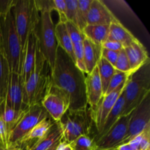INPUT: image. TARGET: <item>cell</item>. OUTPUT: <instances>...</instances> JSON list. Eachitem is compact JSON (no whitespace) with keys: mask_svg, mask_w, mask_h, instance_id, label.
Segmentation results:
<instances>
[{"mask_svg":"<svg viewBox=\"0 0 150 150\" xmlns=\"http://www.w3.org/2000/svg\"><path fill=\"white\" fill-rule=\"evenodd\" d=\"M86 74L58 46L54 69L51 71L49 93L61 97L67 103L68 110L83 111L88 108L86 94Z\"/></svg>","mask_w":150,"mask_h":150,"instance_id":"6da1fadb","label":"cell"},{"mask_svg":"<svg viewBox=\"0 0 150 150\" xmlns=\"http://www.w3.org/2000/svg\"><path fill=\"white\" fill-rule=\"evenodd\" d=\"M13 8L0 10V51L10 73L21 75V48L15 26Z\"/></svg>","mask_w":150,"mask_h":150,"instance_id":"7a4b0ae2","label":"cell"},{"mask_svg":"<svg viewBox=\"0 0 150 150\" xmlns=\"http://www.w3.org/2000/svg\"><path fill=\"white\" fill-rule=\"evenodd\" d=\"M13 12L16 32L20 40L23 63L28 38L38 26L39 12L35 7L34 0H16Z\"/></svg>","mask_w":150,"mask_h":150,"instance_id":"3957f363","label":"cell"},{"mask_svg":"<svg viewBox=\"0 0 150 150\" xmlns=\"http://www.w3.org/2000/svg\"><path fill=\"white\" fill-rule=\"evenodd\" d=\"M124 92L125 103L122 116L130 114L150 93V60L128 76Z\"/></svg>","mask_w":150,"mask_h":150,"instance_id":"277c9868","label":"cell"},{"mask_svg":"<svg viewBox=\"0 0 150 150\" xmlns=\"http://www.w3.org/2000/svg\"><path fill=\"white\" fill-rule=\"evenodd\" d=\"M40 13L39 21L35 32L40 51L48 63L51 70H53L55 64L58 48L54 30L55 26L53 23L51 13L43 11Z\"/></svg>","mask_w":150,"mask_h":150,"instance_id":"5b68a950","label":"cell"},{"mask_svg":"<svg viewBox=\"0 0 150 150\" xmlns=\"http://www.w3.org/2000/svg\"><path fill=\"white\" fill-rule=\"evenodd\" d=\"M59 122L63 129L62 141L68 144L81 136H90L94 125L90 108L83 111L67 110Z\"/></svg>","mask_w":150,"mask_h":150,"instance_id":"8992f818","label":"cell"},{"mask_svg":"<svg viewBox=\"0 0 150 150\" xmlns=\"http://www.w3.org/2000/svg\"><path fill=\"white\" fill-rule=\"evenodd\" d=\"M48 116L49 114L41 104H37L29 107L9 134L7 139V149L16 147L25 136Z\"/></svg>","mask_w":150,"mask_h":150,"instance_id":"52a82bcc","label":"cell"},{"mask_svg":"<svg viewBox=\"0 0 150 150\" xmlns=\"http://www.w3.org/2000/svg\"><path fill=\"white\" fill-rule=\"evenodd\" d=\"M150 123V93L131 112L127 130L122 144L139 136Z\"/></svg>","mask_w":150,"mask_h":150,"instance_id":"ba28073f","label":"cell"},{"mask_svg":"<svg viewBox=\"0 0 150 150\" xmlns=\"http://www.w3.org/2000/svg\"><path fill=\"white\" fill-rule=\"evenodd\" d=\"M130 116L131 113L126 116H121L106 134L93 141L94 148L102 149H114L122 144L127 133Z\"/></svg>","mask_w":150,"mask_h":150,"instance_id":"9c48e42d","label":"cell"},{"mask_svg":"<svg viewBox=\"0 0 150 150\" xmlns=\"http://www.w3.org/2000/svg\"><path fill=\"white\" fill-rule=\"evenodd\" d=\"M126 83H127V80L122 84L118 86L115 90H114L108 95H104L98 103V106L95 108V111L91 110L94 125L95 126V129H96L97 131L96 134L100 133L102 130L105 119L108 117V114L111 111L114 105H115L120 95L122 92Z\"/></svg>","mask_w":150,"mask_h":150,"instance_id":"30bf717a","label":"cell"},{"mask_svg":"<svg viewBox=\"0 0 150 150\" xmlns=\"http://www.w3.org/2000/svg\"><path fill=\"white\" fill-rule=\"evenodd\" d=\"M23 86L21 76L18 73H11L7 86L5 105L21 114L28 109L23 105Z\"/></svg>","mask_w":150,"mask_h":150,"instance_id":"8fae6325","label":"cell"},{"mask_svg":"<svg viewBox=\"0 0 150 150\" xmlns=\"http://www.w3.org/2000/svg\"><path fill=\"white\" fill-rule=\"evenodd\" d=\"M87 104L92 111H95L98 103L103 97V87L98 67H95L85 80Z\"/></svg>","mask_w":150,"mask_h":150,"instance_id":"7c38bea8","label":"cell"},{"mask_svg":"<svg viewBox=\"0 0 150 150\" xmlns=\"http://www.w3.org/2000/svg\"><path fill=\"white\" fill-rule=\"evenodd\" d=\"M117 20L103 1L92 0L88 13L87 25H110Z\"/></svg>","mask_w":150,"mask_h":150,"instance_id":"4fadbf2b","label":"cell"},{"mask_svg":"<svg viewBox=\"0 0 150 150\" xmlns=\"http://www.w3.org/2000/svg\"><path fill=\"white\" fill-rule=\"evenodd\" d=\"M124 49L130 66V74L137 71L150 60L146 48L137 38Z\"/></svg>","mask_w":150,"mask_h":150,"instance_id":"5bb4252c","label":"cell"},{"mask_svg":"<svg viewBox=\"0 0 150 150\" xmlns=\"http://www.w3.org/2000/svg\"><path fill=\"white\" fill-rule=\"evenodd\" d=\"M68 33L70 35L72 43H73V51H74L75 59H76V65L79 70L86 74V67L83 62V40L84 35L81 31L73 23L69 21L65 22Z\"/></svg>","mask_w":150,"mask_h":150,"instance_id":"9a60e30c","label":"cell"},{"mask_svg":"<svg viewBox=\"0 0 150 150\" xmlns=\"http://www.w3.org/2000/svg\"><path fill=\"white\" fill-rule=\"evenodd\" d=\"M50 115L37 125L26 136L21 140L16 148H20L22 150H29L40 139H42L47 133L52 125L55 122Z\"/></svg>","mask_w":150,"mask_h":150,"instance_id":"2e32d148","label":"cell"},{"mask_svg":"<svg viewBox=\"0 0 150 150\" xmlns=\"http://www.w3.org/2000/svg\"><path fill=\"white\" fill-rule=\"evenodd\" d=\"M37 48V38L35 31L31 33L27 40L26 49L22 63L21 78L23 86L30 77L31 73L33 71L35 62V54Z\"/></svg>","mask_w":150,"mask_h":150,"instance_id":"e0dca14e","label":"cell"},{"mask_svg":"<svg viewBox=\"0 0 150 150\" xmlns=\"http://www.w3.org/2000/svg\"><path fill=\"white\" fill-rule=\"evenodd\" d=\"M45 111L50 117L57 122L59 121L64 113L68 110L69 105L64 100L55 94L48 93L41 102Z\"/></svg>","mask_w":150,"mask_h":150,"instance_id":"ac0fdd59","label":"cell"},{"mask_svg":"<svg viewBox=\"0 0 150 150\" xmlns=\"http://www.w3.org/2000/svg\"><path fill=\"white\" fill-rule=\"evenodd\" d=\"M63 138V129L59 121L52 125L43 137L40 139L29 150H47L60 142Z\"/></svg>","mask_w":150,"mask_h":150,"instance_id":"d6986e66","label":"cell"},{"mask_svg":"<svg viewBox=\"0 0 150 150\" xmlns=\"http://www.w3.org/2000/svg\"><path fill=\"white\" fill-rule=\"evenodd\" d=\"M124 89H123L121 95H120V97L117 99L115 105H114L111 111L108 114V117L105 119V122H104L103 127L101 132L100 133H98V134H95V136L92 137V140L93 141L97 140V139H100V137L103 136L104 135L106 134L108 132V130L111 128V127L115 124L116 122L120 119V117L122 114L123 109H124L125 106V97Z\"/></svg>","mask_w":150,"mask_h":150,"instance_id":"ffe728a7","label":"cell"},{"mask_svg":"<svg viewBox=\"0 0 150 150\" xmlns=\"http://www.w3.org/2000/svg\"><path fill=\"white\" fill-rule=\"evenodd\" d=\"M102 46L93 43L92 41L84 38L83 40V62L86 70V75L89 74L97 67L101 58Z\"/></svg>","mask_w":150,"mask_h":150,"instance_id":"44dd1931","label":"cell"},{"mask_svg":"<svg viewBox=\"0 0 150 150\" xmlns=\"http://www.w3.org/2000/svg\"><path fill=\"white\" fill-rule=\"evenodd\" d=\"M136 38L126 29L120 21L117 20L111 23L109 26V33L106 40H114L120 42L123 48H126L130 45Z\"/></svg>","mask_w":150,"mask_h":150,"instance_id":"7402d4cb","label":"cell"},{"mask_svg":"<svg viewBox=\"0 0 150 150\" xmlns=\"http://www.w3.org/2000/svg\"><path fill=\"white\" fill-rule=\"evenodd\" d=\"M54 30H55V36L57 38L58 46L62 48L65 51L66 54L76 63L73 43H72L70 35L66 27L65 23L59 21L58 23L55 26Z\"/></svg>","mask_w":150,"mask_h":150,"instance_id":"603a6c76","label":"cell"},{"mask_svg":"<svg viewBox=\"0 0 150 150\" xmlns=\"http://www.w3.org/2000/svg\"><path fill=\"white\" fill-rule=\"evenodd\" d=\"M110 25H87L82 31L84 37L93 43L102 46L107 40Z\"/></svg>","mask_w":150,"mask_h":150,"instance_id":"cb8c5ba5","label":"cell"},{"mask_svg":"<svg viewBox=\"0 0 150 150\" xmlns=\"http://www.w3.org/2000/svg\"><path fill=\"white\" fill-rule=\"evenodd\" d=\"M8 64L0 51V110L5 104L7 86L10 77Z\"/></svg>","mask_w":150,"mask_h":150,"instance_id":"d4e9b609","label":"cell"},{"mask_svg":"<svg viewBox=\"0 0 150 150\" xmlns=\"http://www.w3.org/2000/svg\"><path fill=\"white\" fill-rule=\"evenodd\" d=\"M97 67L98 68V72H99L100 78L101 83H102L103 93L104 96L111 81V78L115 73L116 69L112 64H110L108 61L102 57L100 59Z\"/></svg>","mask_w":150,"mask_h":150,"instance_id":"484cf974","label":"cell"},{"mask_svg":"<svg viewBox=\"0 0 150 150\" xmlns=\"http://www.w3.org/2000/svg\"><path fill=\"white\" fill-rule=\"evenodd\" d=\"M25 112L19 114V113L14 111L13 108L7 106L5 104L3 106V108L0 110V117L2 119L4 124H5L8 136Z\"/></svg>","mask_w":150,"mask_h":150,"instance_id":"4316f807","label":"cell"},{"mask_svg":"<svg viewBox=\"0 0 150 150\" xmlns=\"http://www.w3.org/2000/svg\"><path fill=\"white\" fill-rule=\"evenodd\" d=\"M92 0H78L77 27L80 31L87 26V18L89 7Z\"/></svg>","mask_w":150,"mask_h":150,"instance_id":"83f0119b","label":"cell"},{"mask_svg":"<svg viewBox=\"0 0 150 150\" xmlns=\"http://www.w3.org/2000/svg\"><path fill=\"white\" fill-rule=\"evenodd\" d=\"M73 150H92L93 140L91 136H81L70 144Z\"/></svg>","mask_w":150,"mask_h":150,"instance_id":"f1b7e54d","label":"cell"},{"mask_svg":"<svg viewBox=\"0 0 150 150\" xmlns=\"http://www.w3.org/2000/svg\"><path fill=\"white\" fill-rule=\"evenodd\" d=\"M114 68L116 69V70L130 75V66L124 48L120 50L119 52V55L115 65H114Z\"/></svg>","mask_w":150,"mask_h":150,"instance_id":"f546056e","label":"cell"},{"mask_svg":"<svg viewBox=\"0 0 150 150\" xmlns=\"http://www.w3.org/2000/svg\"><path fill=\"white\" fill-rule=\"evenodd\" d=\"M129 76H130V75L127 74V73H122V72L116 70L115 73H114V75L113 76V77L111 78V81H110L108 89H107L106 92H105V95H108V94L111 93V92L115 90L118 86H120V85L122 84V83L127 80V79L128 78Z\"/></svg>","mask_w":150,"mask_h":150,"instance_id":"4dcf8cb0","label":"cell"},{"mask_svg":"<svg viewBox=\"0 0 150 150\" xmlns=\"http://www.w3.org/2000/svg\"><path fill=\"white\" fill-rule=\"evenodd\" d=\"M65 4L67 21L77 26L78 0H65Z\"/></svg>","mask_w":150,"mask_h":150,"instance_id":"1f68e13d","label":"cell"},{"mask_svg":"<svg viewBox=\"0 0 150 150\" xmlns=\"http://www.w3.org/2000/svg\"><path fill=\"white\" fill-rule=\"evenodd\" d=\"M35 7L38 12L48 11L51 13L53 10H55L54 0H34Z\"/></svg>","mask_w":150,"mask_h":150,"instance_id":"d6a6232c","label":"cell"},{"mask_svg":"<svg viewBox=\"0 0 150 150\" xmlns=\"http://www.w3.org/2000/svg\"><path fill=\"white\" fill-rule=\"evenodd\" d=\"M139 150H150V123L142 132Z\"/></svg>","mask_w":150,"mask_h":150,"instance_id":"836d02e7","label":"cell"},{"mask_svg":"<svg viewBox=\"0 0 150 150\" xmlns=\"http://www.w3.org/2000/svg\"><path fill=\"white\" fill-rule=\"evenodd\" d=\"M54 3L55 6V10L58 12L59 16V21L65 23L67 21L65 0H54Z\"/></svg>","mask_w":150,"mask_h":150,"instance_id":"e575fe53","label":"cell"},{"mask_svg":"<svg viewBox=\"0 0 150 150\" xmlns=\"http://www.w3.org/2000/svg\"><path fill=\"white\" fill-rule=\"evenodd\" d=\"M119 52L120 51H111V50L102 48V50H101V57L105 59L106 61H108L110 64H111L114 67L116 62H117V57H118Z\"/></svg>","mask_w":150,"mask_h":150,"instance_id":"d590c367","label":"cell"},{"mask_svg":"<svg viewBox=\"0 0 150 150\" xmlns=\"http://www.w3.org/2000/svg\"><path fill=\"white\" fill-rule=\"evenodd\" d=\"M7 128L2 119L0 117V145L4 146L7 149Z\"/></svg>","mask_w":150,"mask_h":150,"instance_id":"8d00e7d4","label":"cell"},{"mask_svg":"<svg viewBox=\"0 0 150 150\" xmlns=\"http://www.w3.org/2000/svg\"><path fill=\"white\" fill-rule=\"evenodd\" d=\"M102 48L115 51H120V50L124 48H123L122 45L120 42L114 40H105V42L103 43Z\"/></svg>","mask_w":150,"mask_h":150,"instance_id":"74e56055","label":"cell"},{"mask_svg":"<svg viewBox=\"0 0 150 150\" xmlns=\"http://www.w3.org/2000/svg\"><path fill=\"white\" fill-rule=\"evenodd\" d=\"M57 150H73L72 149L71 146L70 144H67L66 142H64V141H62L60 142V143L59 144L58 146H57Z\"/></svg>","mask_w":150,"mask_h":150,"instance_id":"f35d334b","label":"cell"},{"mask_svg":"<svg viewBox=\"0 0 150 150\" xmlns=\"http://www.w3.org/2000/svg\"><path fill=\"white\" fill-rule=\"evenodd\" d=\"M117 150H136L130 143L121 144L117 147Z\"/></svg>","mask_w":150,"mask_h":150,"instance_id":"ab89813d","label":"cell"},{"mask_svg":"<svg viewBox=\"0 0 150 150\" xmlns=\"http://www.w3.org/2000/svg\"><path fill=\"white\" fill-rule=\"evenodd\" d=\"M61 141H62V140H61ZM61 141H60V142H61ZM60 142H57V143H56L55 144H54V145H53V146H51V147H50L49 149H47V150H57V146H58L59 144L60 143Z\"/></svg>","mask_w":150,"mask_h":150,"instance_id":"60d3db41","label":"cell"},{"mask_svg":"<svg viewBox=\"0 0 150 150\" xmlns=\"http://www.w3.org/2000/svg\"><path fill=\"white\" fill-rule=\"evenodd\" d=\"M92 150H117V148H114V149H98V148H93Z\"/></svg>","mask_w":150,"mask_h":150,"instance_id":"b9f144b4","label":"cell"},{"mask_svg":"<svg viewBox=\"0 0 150 150\" xmlns=\"http://www.w3.org/2000/svg\"><path fill=\"white\" fill-rule=\"evenodd\" d=\"M7 150H22L21 149H20V148H10V149H7Z\"/></svg>","mask_w":150,"mask_h":150,"instance_id":"7bdbcfd3","label":"cell"},{"mask_svg":"<svg viewBox=\"0 0 150 150\" xmlns=\"http://www.w3.org/2000/svg\"><path fill=\"white\" fill-rule=\"evenodd\" d=\"M0 150H7V149L6 147H4V146L0 145Z\"/></svg>","mask_w":150,"mask_h":150,"instance_id":"ee69618b","label":"cell"}]
</instances>
